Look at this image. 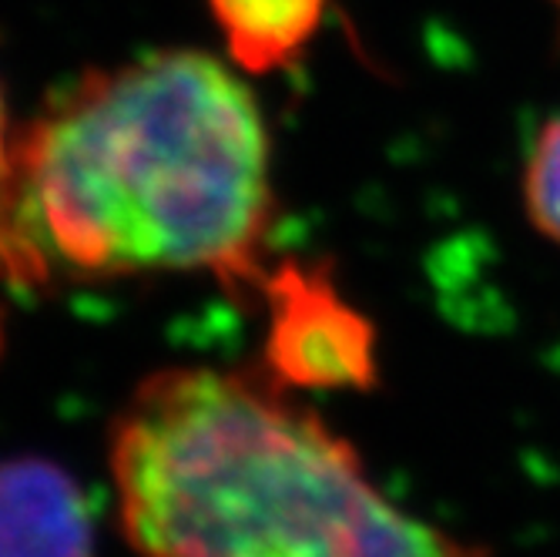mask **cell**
<instances>
[{
  "instance_id": "obj_1",
  "label": "cell",
  "mask_w": 560,
  "mask_h": 557,
  "mask_svg": "<svg viewBox=\"0 0 560 557\" xmlns=\"http://www.w3.org/2000/svg\"><path fill=\"white\" fill-rule=\"evenodd\" d=\"M18 182L55 276H209L238 302L269 276L272 144L232 61L168 47L84 71L18 131Z\"/></svg>"
},
{
  "instance_id": "obj_2",
  "label": "cell",
  "mask_w": 560,
  "mask_h": 557,
  "mask_svg": "<svg viewBox=\"0 0 560 557\" xmlns=\"http://www.w3.org/2000/svg\"><path fill=\"white\" fill-rule=\"evenodd\" d=\"M108 474L141 557H490L393 503L262 363L144 376L112 420Z\"/></svg>"
},
{
  "instance_id": "obj_3",
  "label": "cell",
  "mask_w": 560,
  "mask_h": 557,
  "mask_svg": "<svg viewBox=\"0 0 560 557\" xmlns=\"http://www.w3.org/2000/svg\"><path fill=\"white\" fill-rule=\"evenodd\" d=\"M256 302L266 313L262 370L292 393H366L380 383L376 326L326 266L272 263Z\"/></svg>"
},
{
  "instance_id": "obj_4",
  "label": "cell",
  "mask_w": 560,
  "mask_h": 557,
  "mask_svg": "<svg viewBox=\"0 0 560 557\" xmlns=\"http://www.w3.org/2000/svg\"><path fill=\"white\" fill-rule=\"evenodd\" d=\"M0 557H94L91 500L65 467L0 461Z\"/></svg>"
},
{
  "instance_id": "obj_5",
  "label": "cell",
  "mask_w": 560,
  "mask_h": 557,
  "mask_svg": "<svg viewBox=\"0 0 560 557\" xmlns=\"http://www.w3.org/2000/svg\"><path fill=\"white\" fill-rule=\"evenodd\" d=\"M329 0H209L225 55L242 74L292 68L323 27Z\"/></svg>"
},
{
  "instance_id": "obj_6",
  "label": "cell",
  "mask_w": 560,
  "mask_h": 557,
  "mask_svg": "<svg viewBox=\"0 0 560 557\" xmlns=\"http://www.w3.org/2000/svg\"><path fill=\"white\" fill-rule=\"evenodd\" d=\"M18 131L21 125L11 121L4 88H0V282L14 289H47V282H55V272L27 235L21 216Z\"/></svg>"
},
{
  "instance_id": "obj_7",
  "label": "cell",
  "mask_w": 560,
  "mask_h": 557,
  "mask_svg": "<svg viewBox=\"0 0 560 557\" xmlns=\"http://www.w3.org/2000/svg\"><path fill=\"white\" fill-rule=\"evenodd\" d=\"M524 201L530 222L560 245V115L547 118L527 151Z\"/></svg>"
},
{
  "instance_id": "obj_8",
  "label": "cell",
  "mask_w": 560,
  "mask_h": 557,
  "mask_svg": "<svg viewBox=\"0 0 560 557\" xmlns=\"http://www.w3.org/2000/svg\"><path fill=\"white\" fill-rule=\"evenodd\" d=\"M557 8H560V0H557Z\"/></svg>"
}]
</instances>
